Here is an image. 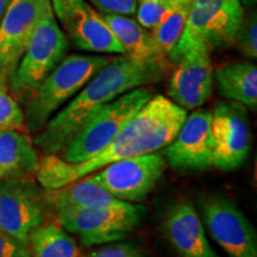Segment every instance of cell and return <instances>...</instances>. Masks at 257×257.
Masks as SVG:
<instances>
[{"label":"cell","instance_id":"cell-29","mask_svg":"<svg viewBox=\"0 0 257 257\" xmlns=\"http://www.w3.org/2000/svg\"><path fill=\"white\" fill-rule=\"evenodd\" d=\"M10 2H11V0H0V23H2L3 17H4L6 9H8Z\"/></svg>","mask_w":257,"mask_h":257},{"label":"cell","instance_id":"cell-2","mask_svg":"<svg viewBox=\"0 0 257 257\" xmlns=\"http://www.w3.org/2000/svg\"><path fill=\"white\" fill-rule=\"evenodd\" d=\"M168 67L169 63L140 61L127 55L113 57L63 110L48 120L34 138V146L44 155L63 152L93 111L131 89L161 81Z\"/></svg>","mask_w":257,"mask_h":257},{"label":"cell","instance_id":"cell-31","mask_svg":"<svg viewBox=\"0 0 257 257\" xmlns=\"http://www.w3.org/2000/svg\"><path fill=\"white\" fill-rule=\"evenodd\" d=\"M138 2H141V0H138Z\"/></svg>","mask_w":257,"mask_h":257},{"label":"cell","instance_id":"cell-9","mask_svg":"<svg viewBox=\"0 0 257 257\" xmlns=\"http://www.w3.org/2000/svg\"><path fill=\"white\" fill-rule=\"evenodd\" d=\"M199 207L212 238L227 255L257 257L255 227L236 204L220 194H211L201 199Z\"/></svg>","mask_w":257,"mask_h":257},{"label":"cell","instance_id":"cell-13","mask_svg":"<svg viewBox=\"0 0 257 257\" xmlns=\"http://www.w3.org/2000/svg\"><path fill=\"white\" fill-rule=\"evenodd\" d=\"M50 0H11L0 23V76L11 78Z\"/></svg>","mask_w":257,"mask_h":257},{"label":"cell","instance_id":"cell-28","mask_svg":"<svg viewBox=\"0 0 257 257\" xmlns=\"http://www.w3.org/2000/svg\"><path fill=\"white\" fill-rule=\"evenodd\" d=\"M0 257H32L30 246L0 229Z\"/></svg>","mask_w":257,"mask_h":257},{"label":"cell","instance_id":"cell-22","mask_svg":"<svg viewBox=\"0 0 257 257\" xmlns=\"http://www.w3.org/2000/svg\"><path fill=\"white\" fill-rule=\"evenodd\" d=\"M192 0H185L173 9L150 32L160 53L168 60L184 31Z\"/></svg>","mask_w":257,"mask_h":257},{"label":"cell","instance_id":"cell-12","mask_svg":"<svg viewBox=\"0 0 257 257\" xmlns=\"http://www.w3.org/2000/svg\"><path fill=\"white\" fill-rule=\"evenodd\" d=\"M212 166L221 172L239 168L251 148V130L245 106L219 102L211 111Z\"/></svg>","mask_w":257,"mask_h":257},{"label":"cell","instance_id":"cell-27","mask_svg":"<svg viewBox=\"0 0 257 257\" xmlns=\"http://www.w3.org/2000/svg\"><path fill=\"white\" fill-rule=\"evenodd\" d=\"M102 14H118L130 16L136 14L138 0H88Z\"/></svg>","mask_w":257,"mask_h":257},{"label":"cell","instance_id":"cell-26","mask_svg":"<svg viewBox=\"0 0 257 257\" xmlns=\"http://www.w3.org/2000/svg\"><path fill=\"white\" fill-rule=\"evenodd\" d=\"M81 257H147L131 243H114L105 245Z\"/></svg>","mask_w":257,"mask_h":257},{"label":"cell","instance_id":"cell-19","mask_svg":"<svg viewBox=\"0 0 257 257\" xmlns=\"http://www.w3.org/2000/svg\"><path fill=\"white\" fill-rule=\"evenodd\" d=\"M218 91L225 99L251 111L257 108V68L251 62L221 64L213 69Z\"/></svg>","mask_w":257,"mask_h":257},{"label":"cell","instance_id":"cell-11","mask_svg":"<svg viewBox=\"0 0 257 257\" xmlns=\"http://www.w3.org/2000/svg\"><path fill=\"white\" fill-rule=\"evenodd\" d=\"M166 166L165 157L153 153L117 161L87 176L118 200L141 202L155 188Z\"/></svg>","mask_w":257,"mask_h":257},{"label":"cell","instance_id":"cell-1","mask_svg":"<svg viewBox=\"0 0 257 257\" xmlns=\"http://www.w3.org/2000/svg\"><path fill=\"white\" fill-rule=\"evenodd\" d=\"M186 117L187 111L174 101L161 94L153 95L117 136L91 159L68 163L57 155H44L34 175L43 189H56L117 161L157 153L174 140Z\"/></svg>","mask_w":257,"mask_h":257},{"label":"cell","instance_id":"cell-17","mask_svg":"<svg viewBox=\"0 0 257 257\" xmlns=\"http://www.w3.org/2000/svg\"><path fill=\"white\" fill-rule=\"evenodd\" d=\"M44 197L48 206L55 210L56 213L69 210L112 206L121 202L89 179V176L76 180L61 188L44 189Z\"/></svg>","mask_w":257,"mask_h":257},{"label":"cell","instance_id":"cell-3","mask_svg":"<svg viewBox=\"0 0 257 257\" xmlns=\"http://www.w3.org/2000/svg\"><path fill=\"white\" fill-rule=\"evenodd\" d=\"M244 16L239 0H192L181 37L168 61L175 64L192 53H207L232 46Z\"/></svg>","mask_w":257,"mask_h":257},{"label":"cell","instance_id":"cell-18","mask_svg":"<svg viewBox=\"0 0 257 257\" xmlns=\"http://www.w3.org/2000/svg\"><path fill=\"white\" fill-rule=\"evenodd\" d=\"M108 28L119 42L125 55L140 61H155L169 63L154 42L152 32L143 28L138 22L128 16L118 14H102ZM170 64V63H169Z\"/></svg>","mask_w":257,"mask_h":257},{"label":"cell","instance_id":"cell-25","mask_svg":"<svg viewBox=\"0 0 257 257\" xmlns=\"http://www.w3.org/2000/svg\"><path fill=\"white\" fill-rule=\"evenodd\" d=\"M232 46L237 47L240 53L250 57H257V16L256 11L244 15L238 29L233 37Z\"/></svg>","mask_w":257,"mask_h":257},{"label":"cell","instance_id":"cell-5","mask_svg":"<svg viewBox=\"0 0 257 257\" xmlns=\"http://www.w3.org/2000/svg\"><path fill=\"white\" fill-rule=\"evenodd\" d=\"M153 95L152 88L138 87L93 111L64 148L63 160L68 163H80L98 154Z\"/></svg>","mask_w":257,"mask_h":257},{"label":"cell","instance_id":"cell-16","mask_svg":"<svg viewBox=\"0 0 257 257\" xmlns=\"http://www.w3.org/2000/svg\"><path fill=\"white\" fill-rule=\"evenodd\" d=\"M162 229L180 257H220L208 243L198 212L187 201L169 208Z\"/></svg>","mask_w":257,"mask_h":257},{"label":"cell","instance_id":"cell-14","mask_svg":"<svg viewBox=\"0 0 257 257\" xmlns=\"http://www.w3.org/2000/svg\"><path fill=\"white\" fill-rule=\"evenodd\" d=\"M170 167L204 170L212 166L211 111L197 110L186 117L174 140L163 148Z\"/></svg>","mask_w":257,"mask_h":257},{"label":"cell","instance_id":"cell-30","mask_svg":"<svg viewBox=\"0 0 257 257\" xmlns=\"http://www.w3.org/2000/svg\"><path fill=\"white\" fill-rule=\"evenodd\" d=\"M240 2V4H244V5H246V6H251L252 4H255V2L256 0H239Z\"/></svg>","mask_w":257,"mask_h":257},{"label":"cell","instance_id":"cell-6","mask_svg":"<svg viewBox=\"0 0 257 257\" xmlns=\"http://www.w3.org/2000/svg\"><path fill=\"white\" fill-rule=\"evenodd\" d=\"M69 42L50 8L29 41L10 81V91L19 99H30L55 67L64 59Z\"/></svg>","mask_w":257,"mask_h":257},{"label":"cell","instance_id":"cell-21","mask_svg":"<svg viewBox=\"0 0 257 257\" xmlns=\"http://www.w3.org/2000/svg\"><path fill=\"white\" fill-rule=\"evenodd\" d=\"M32 257H81L72 236L60 224H42L29 236Z\"/></svg>","mask_w":257,"mask_h":257},{"label":"cell","instance_id":"cell-8","mask_svg":"<svg viewBox=\"0 0 257 257\" xmlns=\"http://www.w3.org/2000/svg\"><path fill=\"white\" fill-rule=\"evenodd\" d=\"M44 191L31 175L0 180V229L29 245L32 230L44 223Z\"/></svg>","mask_w":257,"mask_h":257},{"label":"cell","instance_id":"cell-24","mask_svg":"<svg viewBox=\"0 0 257 257\" xmlns=\"http://www.w3.org/2000/svg\"><path fill=\"white\" fill-rule=\"evenodd\" d=\"M182 2L185 0H141L136 9L138 23L152 30Z\"/></svg>","mask_w":257,"mask_h":257},{"label":"cell","instance_id":"cell-7","mask_svg":"<svg viewBox=\"0 0 257 257\" xmlns=\"http://www.w3.org/2000/svg\"><path fill=\"white\" fill-rule=\"evenodd\" d=\"M143 205L121 201L117 205L59 212L57 224L76 234L85 246L124 239L140 225L146 214Z\"/></svg>","mask_w":257,"mask_h":257},{"label":"cell","instance_id":"cell-10","mask_svg":"<svg viewBox=\"0 0 257 257\" xmlns=\"http://www.w3.org/2000/svg\"><path fill=\"white\" fill-rule=\"evenodd\" d=\"M57 23L80 50L125 55L104 17L87 0H50Z\"/></svg>","mask_w":257,"mask_h":257},{"label":"cell","instance_id":"cell-15","mask_svg":"<svg viewBox=\"0 0 257 257\" xmlns=\"http://www.w3.org/2000/svg\"><path fill=\"white\" fill-rule=\"evenodd\" d=\"M175 67L168 86L172 101L186 111L200 107L213 92V67L210 54H188Z\"/></svg>","mask_w":257,"mask_h":257},{"label":"cell","instance_id":"cell-23","mask_svg":"<svg viewBox=\"0 0 257 257\" xmlns=\"http://www.w3.org/2000/svg\"><path fill=\"white\" fill-rule=\"evenodd\" d=\"M8 81L0 76V130H23L24 113L10 91Z\"/></svg>","mask_w":257,"mask_h":257},{"label":"cell","instance_id":"cell-4","mask_svg":"<svg viewBox=\"0 0 257 257\" xmlns=\"http://www.w3.org/2000/svg\"><path fill=\"white\" fill-rule=\"evenodd\" d=\"M110 60L107 56L81 54L64 57L29 99L24 114L29 130L40 133L54 112L81 91Z\"/></svg>","mask_w":257,"mask_h":257},{"label":"cell","instance_id":"cell-20","mask_svg":"<svg viewBox=\"0 0 257 257\" xmlns=\"http://www.w3.org/2000/svg\"><path fill=\"white\" fill-rule=\"evenodd\" d=\"M38 161L28 135L22 130H0V180L34 174Z\"/></svg>","mask_w":257,"mask_h":257}]
</instances>
